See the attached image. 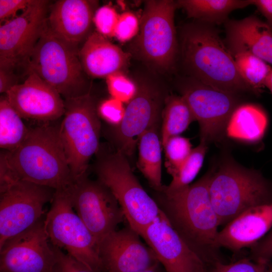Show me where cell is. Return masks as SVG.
I'll use <instances>...</instances> for the list:
<instances>
[{
	"mask_svg": "<svg viewBox=\"0 0 272 272\" xmlns=\"http://www.w3.org/2000/svg\"><path fill=\"white\" fill-rule=\"evenodd\" d=\"M80 47L64 40L46 24L29 60V71L54 88L64 100L91 93L92 82L79 57Z\"/></svg>",
	"mask_w": 272,
	"mask_h": 272,
	"instance_id": "5b68a950",
	"label": "cell"
},
{
	"mask_svg": "<svg viewBox=\"0 0 272 272\" xmlns=\"http://www.w3.org/2000/svg\"><path fill=\"white\" fill-rule=\"evenodd\" d=\"M266 272H272V263L270 261L267 264Z\"/></svg>",
	"mask_w": 272,
	"mask_h": 272,
	"instance_id": "7bdbcfd3",
	"label": "cell"
},
{
	"mask_svg": "<svg viewBox=\"0 0 272 272\" xmlns=\"http://www.w3.org/2000/svg\"><path fill=\"white\" fill-rule=\"evenodd\" d=\"M267 119L264 111L252 104L239 105L227 124L226 134L236 140L254 142L261 139Z\"/></svg>",
	"mask_w": 272,
	"mask_h": 272,
	"instance_id": "cb8c5ba5",
	"label": "cell"
},
{
	"mask_svg": "<svg viewBox=\"0 0 272 272\" xmlns=\"http://www.w3.org/2000/svg\"><path fill=\"white\" fill-rule=\"evenodd\" d=\"M265 18L266 23L272 29V0H250Z\"/></svg>",
	"mask_w": 272,
	"mask_h": 272,
	"instance_id": "ab89813d",
	"label": "cell"
},
{
	"mask_svg": "<svg viewBox=\"0 0 272 272\" xmlns=\"http://www.w3.org/2000/svg\"><path fill=\"white\" fill-rule=\"evenodd\" d=\"M137 272H166L162 265L159 262L154 265L153 266L147 269L138 271Z\"/></svg>",
	"mask_w": 272,
	"mask_h": 272,
	"instance_id": "60d3db41",
	"label": "cell"
},
{
	"mask_svg": "<svg viewBox=\"0 0 272 272\" xmlns=\"http://www.w3.org/2000/svg\"><path fill=\"white\" fill-rule=\"evenodd\" d=\"M79 57L85 72L90 78H106L113 73L123 72L130 55L94 31L80 47Z\"/></svg>",
	"mask_w": 272,
	"mask_h": 272,
	"instance_id": "44dd1931",
	"label": "cell"
},
{
	"mask_svg": "<svg viewBox=\"0 0 272 272\" xmlns=\"http://www.w3.org/2000/svg\"><path fill=\"white\" fill-rule=\"evenodd\" d=\"M21 75L14 70L0 68V92L6 94L11 88L21 83Z\"/></svg>",
	"mask_w": 272,
	"mask_h": 272,
	"instance_id": "f35d334b",
	"label": "cell"
},
{
	"mask_svg": "<svg viewBox=\"0 0 272 272\" xmlns=\"http://www.w3.org/2000/svg\"><path fill=\"white\" fill-rule=\"evenodd\" d=\"M55 190L18 180L0 192V247L42 218L43 208Z\"/></svg>",
	"mask_w": 272,
	"mask_h": 272,
	"instance_id": "5bb4252c",
	"label": "cell"
},
{
	"mask_svg": "<svg viewBox=\"0 0 272 272\" xmlns=\"http://www.w3.org/2000/svg\"><path fill=\"white\" fill-rule=\"evenodd\" d=\"M98 2L91 0H59L49 7L47 24L56 35L81 47L91 32Z\"/></svg>",
	"mask_w": 272,
	"mask_h": 272,
	"instance_id": "d6986e66",
	"label": "cell"
},
{
	"mask_svg": "<svg viewBox=\"0 0 272 272\" xmlns=\"http://www.w3.org/2000/svg\"><path fill=\"white\" fill-rule=\"evenodd\" d=\"M49 3L32 0L21 14L1 25L0 68L29 75L30 58L46 24Z\"/></svg>",
	"mask_w": 272,
	"mask_h": 272,
	"instance_id": "8fae6325",
	"label": "cell"
},
{
	"mask_svg": "<svg viewBox=\"0 0 272 272\" xmlns=\"http://www.w3.org/2000/svg\"><path fill=\"white\" fill-rule=\"evenodd\" d=\"M209 190L220 226L249 208L272 202V184L260 173L230 162L211 170Z\"/></svg>",
	"mask_w": 272,
	"mask_h": 272,
	"instance_id": "8992f818",
	"label": "cell"
},
{
	"mask_svg": "<svg viewBox=\"0 0 272 272\" xmlns=\"http://www.w3.org/2000/svg\"><path fill=\"white\" fill-rule=\"evenodd\" d=\"M180 50L189 77L235 95L250 90L240 76L232 53L212 25L196 21L184 26Z\"/></svg>",
	"mask_w": 272,
	"mask_h": 272,
	"instance_id": "3957f363",
	"label": "cell"
},
{
	"mask_svg": "<svg viewBox=\"0 0 272 272\" xmlns=\"http://www.w3.org/2000/svg\"><path fill=\"white\" fill-rule=\"evenodd\" d=\"M177 89L198 122L200 142L220 140L233 111L240 105L235 94L221 91L188 77Z\"/></svg>",
	"mask_w": 272,
	"mask_h": 272,
	"instance_id": "7c38bea8",
	"label": "cell"
},
{
	"mask_svg": "<svg viewBox=\"0 0 272 272\" xmlns=\"http://www.w3.org/2000/svg\"><path fill=\"white\" fill-rule=\"evenodd\" d=\"M264 86L272 93V68L266 78Z\"/></svg>",
	"mask_w": 272,
	"mask_h": 272,
	"instance_id": "b9f144b4",
	"label": "cell"
},
{
	"mask_svg": "<svg viewBox=\"0 0 272 272\" xmlns=\"http://www.w3.org/2000/svg\"><path fill=\"white\" fill-rule=\"evenodd\" d=\"M53 247L56 254L53 272H94L60 249Z\"/></svg>",
	"mask_w": 272,
	"mask_h": 272,
	"instance_id": "d590c367",
	"label": "cell"
},
{
	"mask_svg": "<svg viewBox=\"0 0 272 272\" xmlns=\"http://www.w3.org/2000/svg\"><path fill=\"white\" fill-rule=\"evenodd\" d=\"M194 120V117L184 98L180 95L169 94L162 114L161 138L163 148L170 138L179 135Z\"/></svg>",
	"mask_w": 272,
	"mask_h": 272,
	"instance_id": "484cf974",
	"label": "cell"
},
{
	"mask_svg": "<svg viewBox=\"0 0 272 272\" xmlns=\"http://www.w3.org/2000/svg\"><path fill=\"white\" fill-rule=\"evenodd\" d=\"M166 272H208V267L167 220L151 224L141 236Z\"/></svg>",
	"mask_w": 272,
	"mask_h": 272,
	"instance_id": "ac0fdd59",
	"label": "cell"
},
{
	"mask_svg": "<svg viewBox=\"0 0 272 272\" xmlns=\"http://www.w3.org/2000/svg\"><path fill=\"white\" fill-rule=\"evenodd\" d=\"M5 96L22 118L45 123L54 121L64 113V100L61 96L32 72Z\"/></svg>",
	"mask_w": 272,
	"mask_h": 272,
	"instance_id": "e0dca14e",
	"label": "cell"
},
{
	"mask_svg": "<svg viewBox=\"0 0 272 272\" xmlns=\"http://www.w3.org/2000/svg\"><path fill=\"white\" fill-rule=\"evenodd\" d=\"M119 15L109 5L98 8L94 15L93 23L97 32L107 38L114 37Z\"/></svg>",
	"mask_w": 272,
	"mask_h": 272,
	"instance_id": "1f68e13d",
	"label": "cell"
},
{
	"mask_svg": "<svg viewBox=\"0 0 272 272\" xmlns=\"http://www.w3.org/2000/svg\"><path fill=\"white\" fill-rule=\"evenodd\" d=\"M238 72L250 90L258 93L264 87L272 67L249 52L237 50L231 52Z\"/></svg>",
	"mask_w": 272,
	"mask_h": 272,
	"instance_id": "83f0119b",
	"label": "cell"
},
{
	"mask_svg": "<svg viewBox=\"0 0 272 272\" xmlns=\"http://www.w3.org/2000/svg\"><path fill=\"white\" fill-rule=\"evenodd\" d=\"M140 22L133 13L126 12L119 15L114 36L118 41L125 42L133 38L139 33Z\"/></svg>",
	"mask_w": 272,
	"mask_h": 272,
	"instance_id": "e575fe53",
	"label": "cell"
},
{
	"mask_svg": "<svg viewBox=\"0 0 272 272\" xmlns=\"http://www.w3.org/2000/svg\"><path fill=\"white\" fill-rule=\"evenodd\" d=\"M72 206L97 244L126 220L123 211L110 189L87 173L68 186Z\"/></svg>",
	"mask_w": 272,
	"mask_h": 272,
	"instance_id": "4fadbf2b",
	"label": "cell"
},
{
	"mask_svg": "<svg viewBox=\"0 0 272 272\" xmlns=\"http://www.w3.org/2000/svg\"><path fill=\"white\" fill-rule=\"evenodd\" d=\"M125 111L124 103L111 97L101 101L97 106L100 118L110 126L117 125L121 122Z\"/></svg>",
	"mask_w": 272,
	"mask_h": 272,
	"instance_id": "836d02e7",
	"label": "cell"
},
{
	"mask_svg": "<svg viewBox=\"0 0 272 272\" xmlns=\"http://www.w3.org/2000/svg\"><path fill=\"white\" fill-rule=\"evenodd\" d=\"M135 82L137 93L125 107L121 122L108 125L104 130L108 143L127 158L133 155L141 135L154 124L161 123L169 95L165 86L156 79L144 77Z\"/></svg>",
	"mask_w": 272,
	"mask_h": 272,
	"instance_id": "30bf717a",
	"label": "cell"
},
{
	"mask_svg": "<svg viewBox=\"0 0 272 272\" xmlns=\"http://www.w3.org/2000/svg\"><path fill=\"white\" fill-rule=\"evenodd\" d=\"M163 148L165 154L166 169L173 176L190 155L192 149L191 143L188 139L177 135L170 138Z\"/></svg>",
	"mask_w": 272,
	"mask_h": 272,
	"instance_id": "f546056e",
	"label": "cell"
},
{
	"mask_svg": "<svg viewBox=\"0 0 272 272\" xmlns=\"http://www.w3.org/2000/svg\"><path fill=\"white\" fill-rule=\"evenodd\" d=\"M32 0H0V21L6 22L15 17L17 13L25 10Z\"/></svg>",
	"mask_w": 272,
	"mask_h": 272,
	"instance_id": "74e56055",
	"label": "cell"
},
{
	"mask_svg": "<svg viewBox=\"0 0 272 272\" xmlns=\"http://www.w3.org/2000/svg\"><path fill=\"white\" fill-rule=\"evenodd\" d=\"M227 47L231 52L244 50L272 67V29L256 17L226 21Z\"/></svg>",
	"mask_w": 272,
	"mask_h": 272,
	"instance_id": "7402d4cb",
	"label": "cell"
},
{
	"mask_svg": "<svg viewBox=\"0 0 272 272\" xmlns=\"http://www.w3.org/2000/svg\"><path fill=\"white\" fill-rule=\"evenodd\" d=\"M11 106L6 96L0 99V147L7 151L18 148L26 139L30 128Z\"/></svg>",
	"mask_w": 272,
	"mask_h": 272,
	"instance_id": "4316f807",
	"label": "cell"
},
{
	"mask_svg": "<svg viewBox=\"0 0 272 272\" xmlns=\"http://www.w3.org/2000/svg\"><path fill=\"white\" fill-rule=\"evenodd\" d=\"M51 122L30 128L25 140L16 150L1 151L2 181L23 180L55 190L74 182L60 138V123Z\"/></svg>",
	"mask_w": 272,
	"mask_h": 272,
	"instance_id": "7a4b0ae2",
	"label": "cell"
},
{
	"mask_svg": "<svg viewBox=\"0 0 272 272\" xmlns=\"http://www.w3.org/2000/svg\"><path fill=\"white\" fill-rule=\"evenodd\" d=\"M210 175L211 171L179 189L163 185L153 197L168 223L208 268L224 262L217 243L220 222L209 190Z\"/></svg>",
	"mask_w": 272,
	"mask_h": 272,
	"instance_id": "6da1fadb",
	"label": "cell"
},
{
	"mask_svg": "<svg viewBox=\"0 0 272 272\" xmlns=\"http://www.w3.org/2000/svg\"><path fill=\"white\" fill-rule=\"evenodd\" d=\"M268 263L255 261L249 257H244L230 263L217 262L209 267L208 272H266Z\"/></svg>",
	"mask_w": 272,
	"mask_h": 272,
	"instance_id": "d6a6232c",
	"label": "cell"
},
{
	"mask_svg": "<svg viewBox=\"0 0 272 272\" xmlns=\"http://www.w3.org/2000/svg\"><path fill=\"white\" fill-rule=\"evenodd\" d=\"M55 262L43 218L0 247V272H53Z\"/></svg>",
	"mask_w": 272,
	"mask_h": 272,
	"instance_id": "9a60e30c",
	"label": "cell"
},
{
	"mask_svg": "<svg viewBox=\"0 0 272 272\" xmlns=\"http://www.w3.org/2000/svg\"><path fill=\"white\" fill-rule=\"evenodd\" d=\"M208 145L200 142L191 153L178 171L172 176V180L168 185L169 189L181 188L189 184L199 172L208 150Z\"/></svg>",
	"mask_w": 272,
	"mask_h": 272,
	"instance_id": "f1b7e54d",
	"label": "cell"
},
{
	"mask_svg": "<svg viewBox=\"0 0 272 272\" xmlns=\"http://www.w3.org/2000/svg\"><path fill=\"white\" fill-rule=\"evenodd\" d=\"M272 228V202L249 208L219 231V247L235 254L250 248Z\"/></svg>",
	"mask_w": 272,
	"mask_h": 272,
	"instance_id": "ffe728a7",
	"label": "cell"
},
{
	"mask_svg": "<svg viewBox=\"0 0 272 272\" xmlns=\"http://www.w3.org/2000/svg\"><path fill=\"white\" fill-rule=\"evenodd\" d=\"M128 225L109 233L99 244L105 272H137L159 261L153 250Z\"/></svg>",
	"mask_w": 272,
	"mask_h": 272,
	"instance_id": "2e32d148",
	"label": "cell"
},
{
	"mask_svg": "<svg viewBox=\"0 0 272 272\" xmlns=\"http://www.w3.org/2000/svg\"><path fill=\"white\" fill-rule=\"evenodd\" d=\"M64 100L60 134L74 182L87 173L90 160L100 148L102 125L98 103L91 93Z\"/></svg>",
	"mask_w": 272,
	"mask_h": 272,
	"instance_id": "52a82bcc",
	"label": "cell"
},
{
	"mask_svg": "<svg viewBox=\"0 0 272 272\" xmlns=\"http://www.w3.org/2000/svg\"><path fill=\"white\" fill-rule=\"evenodd\" d=\"M44 218L50 243L94 272H105L99 245L72 206L68 186L56 190Z\"/></svg>",
	"mask_w": 272,
	"mask_h": 272,
	"instance_id": "ba28073f",
	"label": "cell"
},
{
	"mask_svg": "<svg viewBox=\"0 0 272 272\" xmlns=\"http://www.w3.org/2000/svg\"><path fill=\"white\" fill-rule=\"evenodd\" d=\"M176 3L188 17L212 25L225 22L232 11L251 5L250 0H179Z\"/></svg>",
	"mask_w": 272,
	"mask_h": 272,
	"instance_id": "d4e9b609",
	"label": "cell"
},
{
	"mask_svg": "<svg viewBox=\"0 0 272 272\" xmlns=\"http://www.w3.org/2000/svg\"><path fill=\"white\" fill-rule=\"evenodd\" d=\"M177 8L172 0L145 3L135 50L140 58L159 72L171 71L176 61L179 46L174 16Z\"/></svg>",
	"mask_w": 272,
	"mask_h": 272,
	"instance_id": "9c48e42d",
	"label": "cell"
},
{
	"mask_svg": "<svg viewBox=\"0 0 272 272\" xmlns=\"http://www.w3.org/2000/svg\"><path fill=\"white\" fill-rule=\"evenodd\" d=\"M106 78L107 89L111 97L127 104L135 96L137 91L136 82L123 72L113 73Z\"/></svg>",
	"mask_w": 272,
	"mask_h": 272,
	"instance_id": "4dcf8cb0",
	"label": "cell"
},
{
	"mask_svg": "<svg viewBox=\"0 0 272 272\" xmlns=\"http://www.w3.org/2000/svg\"><path fill=\"white\" fill-rule=\"evenodd\" d=\"M161 123L154 124L140 136L137 166L154 191L160 190L162 183Z\"/></svg>",
	"mask_w": 272,
	"mask_h": 272,
	"instance_id": "603a6c76",
	"label": "cell"
},
{
	"mask_svg": "<svg viewBox=\"0 0 272 272\" xmlns=\"http://www.w3.org/2000/svg\"><path fill=\"white\" fill-rule=\"evenodd\" d=\"M93 170L111 191L128 225L140 236L152 223L166 220L157 203L133 174L128 158L109 143L101 144Z\"/></svg>",
	"mask_w": 272,
	"mask_h": 272,
	"instance_id": "277c9868",
	"label": "cell"
},
{
	"mask_svg": "<svg viewBox=\"0 0 272 272\" xmlns=\"http://www.w3.org/2000/svg\"><path fill=\"white\" fill-rule=\"evenodd\" d=\"M248 257L255 261L265 263L270 261L272 259V228L250 248Z\"/></svg>",
	"mask_w": 272,
	"mask_h": 272,
	"instance_id": "8d00e7d4",
	"label": "cell"
}]
</instances>
